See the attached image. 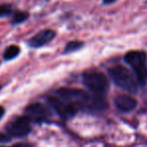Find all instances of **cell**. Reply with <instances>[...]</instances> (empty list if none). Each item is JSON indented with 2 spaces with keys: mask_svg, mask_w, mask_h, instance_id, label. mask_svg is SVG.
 Wrapping results in <instances>:
<instances>
[{
  "mask_svg": "<svg viewBox=\"0 0 147 147\" xmlns=\"http://www.w3.org/2000/svg\"><path fill=\"white\" fill-rule=\"evenodd\" d=\"M4 113H5V109L3 108L2 106H0V120H1L2 117L4 116Z\"/></svg>",
  "mask_w": 147,
  "mask_h": 147,
  "instance_id": "14",
  "label": "cell"
},
{
  "mask_svg": "<svg viewBox=\"0 0 147 147\" xmlns=\"http://www.w3.org/2000/svg\"><path fill=\"white\" fill-rule=\"evenodd\" d=\"M124 61L132 67L140 84H145L147 79L146 55L141 51H131L124 57Z\"/></svg>",
  "mask_w": 147,
  "mask_h": 147,
  "instance_id": "2",
  "label": "cell"
},
{
  "mask_svg": "<svg viewBox=\"0 0 147 147\" xmlns=\"http://www.w3.org/2000/svg\"><path fill=\"white\" fill-rule=\"evenodd\" d=\"M109 75L116 86L120 89L130 93L135 94L138 90V84L136 79L134 78L129 69L122 65H116L109 69Z\"/></svg>",
  "mask_w": 147,
  "mask_h": 147,
  "instance_id": "1",
  "label": "cell"
},
{
  "mask_svg": "<svg viewBox=\"0 0 147 147\" xmlns=\"http://www.w3.org/2000/svg\"><path fill=\"white\" fill-rule=\"evenodd\" d=\"M24 112L25 116L31 122H42L49 117V109L40 103H34V104L28 105L25 108Z\"/></svg>",
  "mask_w": 147,
  "mask_h": 147,
  "instance_id": "6",
  "label": "cell"
},
{
  "mask_svg": "<svg viewBox=\"0 0 147 147\" xmlns=\"http://www.w3.org/2000/svg\"><path fill=\"white\" fill-rule=\"evenodd\" d=\"M47 101L51 108L59 114V116L65 120L73 118L79 111V108L74 103L63 100L59 97H49Z\"/></svg>",
  "mask_w": 147,
  "mask_h": 147,
  "instance_id": "4",
  "label": "cell"
},
{
  "mask_svg": "<svg viewBox=\"0 0 147 147\" xmlns=\"http://www.w3.org/2000/svg\"><path fill=\"white\" fill-rule=\"evenodd\" d=\"M116 0H103V3L104 4H111V3L115 2Z\"/></svg>",
  "mask_w": 147,
  "mask_h": 147,
  "instance_id": "16",
  "label": "cell"
},
{
  "mask_svg": "<svg viewBox=\"0 0 147 147\" xmlns=\"http://www.w3.org/2000/svg\"><path fill=\"white\" fill-rule=\"evenodd\" d=\"M20 53V47L18 45H10L4 51L3 53V57L5 61H11V59H15Z\"/></svg>",
  "mask_w": 147,
  "mask_h": 147,
  "instance_id": "9",
  "label": "cell"
},
{
  "mask_svg": "<svg viewBox=\"0 0 147 147\" xmlns=\"http://www.w3.org/2000/svg\"><path fill=\"white\" fill-rule=\"evenodd\" d=\"M12 13V6L10 4H0V18L8 17Z\"/></svg>",
  "mask_w": 147,
  "mask_h": 147,
  "instance_id": "12",
  "label": "cell"
},
{
  "mask_svg": "<svg viewBox=\"0 0 147 147\" xmlns=\"http://www.w3.org/2000/svg\"><path fill=\"white\" fill-rule=\"evenodd\" d=\"M1 147H4V146H1ZM10 147H31L27 144H23V143H20V144H16V145H13V146H10Z\"/></svg>",
  "mask_w": 147,
  "mask_h": 147,
  "instance_id": "15",
  "label": "cell"
},
{
  "mask_svg": "<svg viewBox=\"0 0 147 147\" xmlns=\"http://www.w3.org/2000/svg\"><path fill=\"white\" fill-rule=\"evenodd\" d=\"M83 47H84V42H82V41H80V40L69 41V42L65 47V51H63V53H67H67H75V51L81 49Z\"/></svg>",
  "mask_w": 147,
  "mask_h": 147,
  "instance_id": "11",
  "label": "cell"
},
{
  "mask_svg": "<svg viewBox=\"0 0 147 147\" xmlns=\"http://www.w3.org/2000/svg\"><path fill=\"white\" fill-rule=\"evenodd\" d=\"M55 32L53 30H51V29H43V30L39 31L35 35H33L27 41V45L31 49H38V47H41L43 45H47L49 42H51L55 38Z\"/></svg>",
  "mask_w": 147,
  "mask_h": 147,
  "instance_id": "7",
  "label": "cell"
},
{
  "mask_svg": "<svg viewBox=\"0 0 147 147\" xmlns=\"http://www.w3.org/2000/svg\"><path fill=\"white\" fill-rule=\"evenodd\" d=\"M6 131L9 136L24 137L31 131V121L26 116H19L13 119L6 126Z\"/></svg>",
  "mask_w": 147,
  "mask_h": 147,
  "instance_id": "5",
  "label": "cell"
},
{
  "mask_svg": "<svg viewBox=\"0 0 147 147\" xmlns=\"http://www.w3.org/2000/svg\"><path fill=\"white\" fill-rule=\"evenodd\" d=\"M83 83L91 92L101 96H103L109 88L108 79L104 74L99 71L85 73L83 75Z\"/></svg>",
  "mask_w": 147,
  "mask_h": 147,
  "instance_id": "3",
  "label": "cell"
},
{
  "mask_svg": "<svg viewBox=\"0 0 147 147\" xmlns=\"http://www.w3.org/2000/svg\"><path fill=\"white\" fill-rule=\"evenodd\" d=\"M9 139H10V137L7 136V135H5V134H0V141H3V142H5V141H8Z\"/></svg>",
  "mask_w": 147,
  "mask_h": 147,
  "instance_id": "13",
  "label": "cell"
},
{
  "mask_svg": "<svg viewBox=\"0 0 147 147\" xmlns=\"http://www.w3.org/2000/svg\"><path fill=\"white\" fill-rule=\"evenodd\" d=\"M114 103L116 108L123 113H129L137 107V101L129 95H118Z\"/></svg>",
  "mask_w": 147,
  "mask_h": 147,
  "instance_id": "8",
  "label": "cell"
},
{
  "mask_svg": "<svg viewBox=\"0 0 147 147\" xmlns=\"http://www.w3.org/2000/svg\"><path fill=\"white\" fill-rule=\"evenodd\" d=\"M29 14L24 11H15L11 14V23L12 24H19L28 18Z\"/></svg>",
  "mask_w": 147,
  "mask_h": 147,
  "instance_id": "10",
  "label": "cell"
}]
</instances>
